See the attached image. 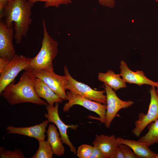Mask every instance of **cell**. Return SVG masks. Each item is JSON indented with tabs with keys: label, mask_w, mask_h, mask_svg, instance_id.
Returning <instances> with one entry per match:
<instances>
[{
	"label": "cell",
	"mask_w": 158,
	"mask_h": 158,
	"mask_svg": "<svg viewBox=\"0 0 158 158\" xmlns=\"http://www.w3.org/2000/svg\"><path fill=\"white\" fill-rule=\"evenodd\" d=\"M110 158H125L124 155L119 147H117Z\"/></svg>",
	"instance_id": "cell-26"
},
{
	"label": "cell",
	"mask_w": 158,
	"mask_h": 158,
	"mask_svg": "<svg viewBox=\"0 0 158 158\" xmlns=\"http://www.w3.org/2000/svg\"><path fill=\"white\" fill-rule=\"evenodd\" d=\"M155 158H158V153L157 154V155H156Z\"/></svg>",
	"instance_id": "cell-31"
},
{
	"label": "cell",
	"mask_w": 158,
	"mask_h": 158,
	"mask_svg": "<svg viewBox=\"0 0 158 158\" xmlns=\"http://www.w3.org/2000/svg\"><path fill=\"white\" fill-rule=\"evenodd\" d=\"M116 139L118 144H123L129 147L139 158H155L157 155V154L149 149V147L138 140L120 137Z\"/></svg>",
	"instance_id": "cell-16"
},
{
	"label": "cell",
	"mask_w": 158,
	"mask_h": 158,
	"mask_svg": "<svg viewBox=\"0 0 158 158\" xmlns=\"http://www.w3.org/2000/svg\"><path fill=\"white\" fill-rule=\"evenodd\" d=\"M150 101L147 113L146 114L140 112L138 119L135 123L133 133L138 137L144 129L151 123L158 118V97L156 92L155 87L151 86L150 90Z\"/></svg>",
	"instance_id": "cell-8"
},
{
	"label": "cell",
	"mask_w": 158,
	"mask_h": 158,
	"mask_svg": "<svg viewBox=\"0 0 158 158\" xmlns=\"http://www.w3.org/2000/svg\"><path fill=\"white\" fill-rule=\"evenodd\" d=\"M43 37L41 48L35 57H28L30 63V68L54 72L53 61L58 52V42L50 35L46 27L45 21L42 20Z\"/></svg>",
	"instance_id": "cell-3"
},
{
	"label": "cell",
	"mask_w": 158,
	"mask_h": 158,
	"mask_svg": "<svg viewBox=\"0 0 158 158\" xmlns=\"http://www.w3.org/2000/svg\"><path fill=\"white\" fill-rule=\"evenodd\" d=\"M68 102L65 103L63 111L68 112L73 105H78L83 107L90 111L97 114L100 118H97L102 123H105L107 104L89 99L75 93L67 91L66 92Z\"/></svg>",
	"instance_id": "cell-6"
},
{
	"label": "cell",
	"mask_w": 158,
	"mask_h": 158,
	"mask_svg": "<svg viewBox=\"0 0 158 158\" xmlns=\"http://www.w3.org/2000/svg\"><path fill=\"white\" fill-rule=\"evenodd\" d=\"M39 148L31 158H52L54 153L49 142L45 140H38Z\"/></svg>",
	"instance_id": "cell-20"
},
{
	"label": "cell",
	"mask_w": 158,
	"mask_h": 158,
	"mask_svg": "<svg viewBox=\"0 0 158 158\" xmlns=\"http://www.w3.org/2000/svg\"><path fill=\"white\" fill-rule=\"evenodd\" d=\"M28 57L16 54L0 73V94L8 85L12 83L18 73L30 67Z\"/></svg>",
	"instance_id": "cell-7"
},
{
	"label": "cell",
	"mask_w": 158,
	"mask_h": 158,
	"mask_svg": "<svg viewBox=\"0 0 158 158\" xmlns=\"http://www.w3.org/2000/svg\"><path fill=\"white\" fill-rule=\"evenodd\" d=\"M106 93L107 108L105 115V123L107 128H109L114 118L121 109L129 108L134 104L132 101H123L117 95L114 91L110 86L104 83Z\"/></svg>",
	"instance_id": "cell-9"
},
{
	"label": "cell",
	"mask_w": 158,
	"mask_h": 158,
	"mask_svg": "<svg viewBox=\"0 0 158 158\" xmlns=\"http://www.w3.org/2000/svg\"><path fill=\"white\" fill-rule=\"evenodd\" d=\"M148 126V132L138 140L149 147L158 143V118Z\"/></svg>",
	"instance_id": "cell-19"
},
{
	"label": "cell",
	"mask_w": 158,
	"mask_h": 158,
	"mask_svg": "<svg viewBox=\"0 0 158 158\" xmlns=\"http://www.w3.org/2000/svg\"><path fill=\"white\" fill-rule=\"evenodd\" d=\"M0 158H25L21 150L16 148L13 151L6 150L4 147H0Z\"/></svg>",
	"instance_id": "cell-21"
},
{
	"label": "cell",
	"mask_w": 158,
	"mask_h": 158,
	"mask_svg": "<svg viewBox=\"0 0 158 158\" xmlns=\"http://www.w3.org/2000/svg\"><path fill=\"white\" fill-rule=\"evenodd\" d=\"M34 76L29 71L25 70L16 83H10L0 94L11 105L30 102L40 105L47 106V101L41 99L35 90Z\"/></svg>",
	"instance_id": "cell-2"
},
{
	"label": "cell",
	"mask_w": 158,
	"mask_h": 158,
	"mask_svg": "<svg viewBox=\"0 0 158 158\" xmlns=\"http://www.w3.org/2000/svg\"><path fill=\"white\" fill-rule=\"evenodd\" d=\"M120 68L121 76L126 83L136 84L140 86L144 84L155 87L157 85V82L147 78L142 71L137 70L135 72L131 71L123 61H121Z\"/></svg>",
	"instance_id": "cell-12"
},
{
	"label": "cell",
	"mask_w": 158,
	"mask_h": 158,
	"mask_svg": "<svg viewBox=\"0 0 158 158\" xmlns=\"http://www.w3.org/2000/svg\"><path fill=\"white\" fill-rule=\"evenodd\" d=\"M8 1V0H0V18H2V15L4 10Z\"/></svg>",
	"instance_id": "cell-29"
},
{
	"label": "cell",
	"mask_w": 158,
	"mask_h": 158,
	"mask_svg": "<svg viewBox=\"0 0 158 158\" xmlns=\"http://www.w3.org/2000/svg\"><path fill=\"white\" fill-rule=\"evenodd\" d=\"M13 27H8L5 22H0V57L11 61L16 55L13 43Z\"/></svg>",
	"instance_id": "cell-11"
},
{
	"label": "cell",
	"mask_w": 158,
	"mask_h": 158,
	"mask_svg": "<svg viewBox=\"0 0 158 158\" xmlns=\"http://www.w3.org/2000/svg\"><path fill=\"white\" fill-rule=\"evenodd\" d=\"M92 144L93 146L98 148L106 158H110L118 146V143L114 135H100L96 136Z\"/></svg>",
	"instance_id": "cell-14"
},
{
	"label": "cell",
	"mask_w": 158,
	"mask_h": 158,
	"mask_svg": "<svg viewBox=\"0 0 158 158\" xmlns=\"http://www.w3.org/2000/svg\"><path fill=\"white\" fill-rule=\"evenodd\" d=\"M63 68L64 75L68 80L66 90L91 100L107 104V96L104 95L105 90H95L88 85L77 81L71 76L66 66H64Z\"/></svg>",
	"instance_id": "cell-5"
},
{
	"label": "cell",
	"mask_w": 158,
	"mask_h": 158,
	"mask_svg": "<svg viewBox=\"0 0 158 158\" xmlns=\"http://www.w3.org/2000/svg\"><path fill=\"white\" fill-rule=\"evenodd\" d=\"M59 103L56 102L55 106L52 107L49 105L46 106L47 113L44 115L49 122L55 124L58 128L63 143L68 146L71 151L74 154H76L77 151L75 147L70 141L67 133V130L69 128L76 129L77 125H67L64 123L60 118L58 112Z\"/></svg>",
	"instance_id": "cell-10"
},
{
	"label": "cell",
	"mask_w": 158,
	"mask_h": 158,
	"mask_svg": "<svg viewBox=\"0 0 158 158\" xmlns=\"http://www.w3.org/2000/svg\"><path fill=\"white\" fill-rule=\"evenodd\" d=\"M157 89L156 90V93L158 97V82H157V85L156 86Z\"/></svg>",
	"instance_id": "cell-30"
},
{
	"label": "cell",
	"mask_w": 158,
	"mask_h": 158,
	"mask_svg": "<svg viewBox=\"0 0 158 158\" xmlns=\"http://www.w3.org/2000/svg\"><path fill=\"white\" fill-rule=\"evenodd\" d=\"M120 76V74L108 70L106 73H99L98 78L99 81L107 84L116 91L126 87V82Z\"/></svg>",
	"instance_id": "cell-18"
},
{
	"label": "cell",
	"mask_w": 158,
	"mask_h": 158,
	"mask_svg": "<svg viewBox=\"0 0 158 158\" xmlns=\"http://www.w3.org/2000/svg\"><path fill=\"white\" fill-rule=\"evenodd\" d=\"M47 140L49 142L54 154L60 156L65 153V149L55 124H49L46 131Z\"/></svg>",
	"instance_id": "cell-17"
},
{
	"label": "cell",
	"mask_w": 158,
	"mask_h": 158,
	"mask_svg": "<svg viewBox=\"0 0 158 158\" xmlns=\"http://www.w3.org/2000/svg\"><path fill=\"white\" fill-rule=\"evenodd\" d=\"M118 145L122 151L125 158H139L128 146L122 144H118Z\"/></svg>",
	"instance_id": "cell-24"
},
{
	"label": "cell",
	"mask_w": 158,
	"mask_h": 158,
	"mask_svg": "<svg viewBox=\"0 0 158 158\" xmlns=\"http://www.w3.org/2000/svg\"><path fill=\"white\" fill-rule=\"evenodd\" d=\"M10 62L5 58L0 57V73H1Z\"/></svg>",
	"instance_id": "cell-28"
},
{
	"label": "cell",
	"mask_w": 158,
	"mask_h": 158,
	"mask_svg": "<svg viewBox=\"0 0 158 158\" xmlns=\"http://www.w3.org/2000/svg\"><path fill=\"white\" fill-rule=\"evenodd\" d=\"M34 82L37 95L40 98L46 100L49 105L53 107L56 102L60 103L63 102V100L42 80L35 77Z\"/></svg>",
	"instance_id": "cell-15"
},
{
	"label": "cell",
	"mask_w": 158,
	"mask_h": 158,
	"mask_svg": "<svg viewBox=\"0 0 158 158\" xmlns=\"http://www.w3.org/2000/svg\"><path fill=\"white\" fill-rule=\"evenodd\" d=\"M25 70L30 71L35 78L42 80L63 101L68 100L66 90L68 80L66 76L58 75L54 72L30 67Z\"/></svg>",
	"instance_id": "cell-4"
},
{
	"label": "cell",
	"mask_w": 158,
	"mask_h": 158,
	"mask_svg": "<svg viewBox=\"0 0 158 158\" xmlns=\"http://www.w3.org/2000/svg\"><path fill=\"white\" fill-rule=\"evenodd\" d=\"M93 149V146L91 145L83 144L78 147L76 154L79 158H89Z\"/></svg>",
	"instance_id": "cell-23"
},
{
	"label": "cell",
	"mask_w": 158,
	"mask_h": 158,
	"mask_svg": "<svg viewBox=\"0 0 158 158\" xmlns=\"http://www.w3.org/2000/svg\"><path fill=\"white\" fill-rule=\"evenodd\" d=\"M93 146L92 152L89 158H106V156L97 147Z\"/></svg>",
	"instance_id": "cell-25"
},
{
	"label": "cell",
	"mask_w": 158,
	"mask_h": 158,
	"mask_svg": "<svg viewBox=\"0 0 158 158\" xmlns=\"http://www.w3.org/2000/svg\"><path fill=\"white\" fill-rule=\"evenodd\" d=\"M101 5L109 7H114L115 4L114 0H97Z\"/></svg>",
	"instance_id": "cell-27"
},
{
	"label": "cell",
	"mask_w": 158,
	"mask_h": 158,
	"mask_svg": "<svg viewBox=\"0 0 158 158\" xmlns=\"http://www.w3.org/2000/svg\"><path fill=\"white\" fill-rule=\"evenodd\" d=\"M11 0H8V1H11Z\"/></svg>",
	"instance_id": "cell-32"
},
{
	"label": "cell",
	"mask_w": 158,
	"mask_h": 158,
	"mask_svg": "<svg viewBox=\"0 0 158 158\" xmlns=\"http://www.w3.org/2000/svg\"><path fill=\"white\" fill-rule=\"evenodd\" d=\"M49 123L47 120L43 121L39 124L28 127H15L8 126L6 128L8 134H14L23 135L34 138L38 141L45 140L47 135L46 128Z\"/></svg>",
	"instance_id": "cell-13"
},
{
	"label": "cell",
	"mask_w": 158,
	"mask_h": 158,
	"mask_svg": "<svg viewBox=\"0 0 158 158\" xmlns=\"http://www.w3.org/2000/svg\"><path fill=\"white\" fill-rule=\"evenodd\" d=\"M35 4L38 1L44 2V7L45 8L54 7L59 8L61 5H68L71 4L72 0H28Z\"/></svg>",
	"instance_id": "cell-22"
},
{
	"label": "cell",
	"mask_w": 158,
	"mask_h": 158,
	"mask_svg": "<svg viewBox=\"0 0 158 158\" xmlns=\"http://www.w3.org/2000/svg\"><path fill=\"white\" fill-rule=\"evenodd\" d=\"M34 4L28 0H11L4 8L2 18L8 27L14 23V38L17 44L21 43L23 37L27 34L32 22V8Z\"/></svg>",
	"instance_id": "cell-1"
}]
</instances>
